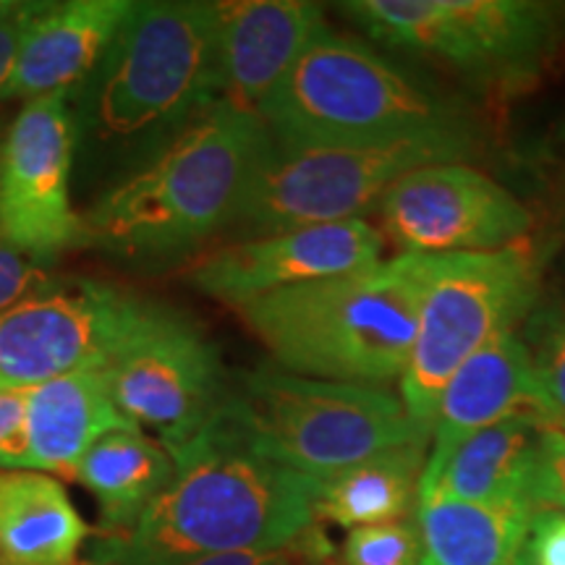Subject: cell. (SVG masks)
Returning <instances> with one entry per match:
<instances>
[{
	"instance_id": "21",
	"label": "cell",
	"mask_w": 565,
	"mask_h": 565,
	"mask_svg": "<svg viewBox=\"0 0 565 565\" xmlns=\"http://www.w3.org/2000/svg\"><path fill=\"white\" fill-rule=\"evenodd\" d=\"M534 515L536 508L529 500L419 503V565H529L526 550Z\"/></svg>"
},
{
	"instance_id": "31",
	"label": "cell",
	"mask_w": 565,
	"mask_h": 565,
	"mask_svg": "<svg viewBox=\"0 0 565 565\" xmlns=\"http://www.w3.org/2000/svg\"><path fill=\"white\" fill-rule=\"evenodd\" d=\"M24 427V391L0 393V448Z\"/></svg>"
},
{
	"instance_id": "33",
	"label": "cell",
	"mask_w": 565,
	"mask_h": 565,
	"mask_svg": "<svg viewBox=\"0 0 565 565\" xmlns=\"http://www.w3.org/2000/svg\"><path fill=\"white\" fill-rule=\"evenodd\" d=\"M76 565H97V563H92V561H79Z\"/></svg>"
},
{
	"instance_id": "14",
	"label": "cell",
	"mask_w": 565,
	"mask_h": 565,
	"mask_svg": "<svg viewBox=\"0 0 565 565\" xmlns=\"http://www.w3.org/2000/svg\"><path fill=\"white\" fill-rule=\"evenodd\" d=\"M383 244V233L366 221L238 238L200 254L186 280L204 296L238 309L282 288L380 265Z\"/></svg>"
},
{
	"instance_id": "29",
	"label": "cell",
	"mask_w": 565,
	"mask_h": 565,
	"mask_svg": "<svg viewBox=\"0 0 565 565\" xmlns=\"http://www.w3.org/2000/svg\"><path fill=\"white\" fill-rule=\"evenodd\" d=\"M42 9L45 0H0V92L17 66L21 42Z\"/></svg>"
},
{
	"instance_id": "15",
	"label": "cell",
	"mask_w": 565,
	"mask_h": 565,
	"mask_svg": "<svg viewBox=\"0 0 565 565\" xmlns=\"http://www.w3.org/2000/svg\"><path fill=\"white\" fill-rule=\"evenodd\" d=\"M322 26V6L307 0L217 3V100L259 116Z\"/></svg>"
},
{
	"instance_id": "18",
	"label": "cell",
	"mask_w": 565,
	"mask_h": 565,
	"mask_svg": "<svg viewBox=\"0 0 565 565\" xmlns=\"http://www.w3.org/2000/svg\"><path fill=\"white\" fill-rule=\"evenodd\" d=\"M513 416H534L540 422L532 356L519 330L482 345L445 383L429 427L433 445L424 466H437L466 437Z\"/></svg>"
},
{
	"instance_id": "9",
	"label": "cell",
	"mask_w": 565,
	"mask_h": 565,
	"mask_svg": "<svg viewBox=\"0 0 565 565\" xmlns=\"http://www.w3.org/2000/svg\"><path fill=\"white\" fill-rule=\"evenodd\" d=\"M374 42L440 61L484 87H524L565 32V6L536 0H351Z\"/></svg>"
},
{
	"instance_id": "2",
	"label": "cell",
	"mask_w": 565,
	"mask_h": 565,
	"mask_svg": "<svg viewBox=\"0 0 565 565\" xmlns=\"http://www.w3.org/2000/svg\"><path fill=\"white\" fill-rule=\"evenodd\" d=\"M270 141L257 113L212 103L84 212V246L137 263L189 257L228 228Z\"/></svg>"
},
{
	"instance_id": "17",
	"label": "cell",
	"mask_w": 565,
	"mask_h": 565,
	"mask_svg": "<svg viewBox=\"0 0 565 565\" xmlns=\"http://www.w3.org/2000/svg\"><path fill=\"white\" fill-rule=\"evenodd\" d=\"M134 11V0L45 3L32 21L0 100H42L82 92Z\"/></svg>"
},
{
	"instance_id": "24",
	"label": "cell",
	"mask_w": 565,
	"mask_h": 565,
	"mask_svg": "<svg viewBox=\"0 0 565 565\" xmlns=\"http://www.w3.org/2000/svg\"><path fill=\"white\" fill-rule=\"evenodd\" d=\"M524 341L532 356L540 424L565 429V303L534 309Z\"/></svg>"
},
{
	"instance_id": "1",
	"label": "cell",
	"mask_w": 565,
	"mask_h": 565,
	"mask_svg": "<svg viewBox=\"0 0 565 565\" xmlns=\"http://www.w3.org/2000/svg\"><path fill=\"white\" fill-rule=\"evenodd\" d=\"M175 475L129 534L97 536V565H179L291 545L317 521L320 484L267 456L225 404L173 450Z\"/></svg>"
},
{
	"instance_id": "30",
	"label": "cell",
	"mask_w": 565,
	"mask_h": 565,
	"mask_svg": "<svg viewBox=\"0 0 565 565\" xmlns=\"http://www.w3.org/2000/svg\"><path fill=\"white\" fill-rule=\"evenodd\" d=\"M529 565H565V513L536 511L529 534Z\"/></svg>"
},
{
	"instance_id": "7",
	"label": "cell",
	"mask_w": 565,
	"mask_h": 565,
	"mask_svg": "<svg viewBox=\"0 0 565 565\" xmlns=\"http://www.w3.org/2000/svg\"><path fill=\"white\" fill-rule=\"evenodd\" d=\"M419 265L422 299L401 401L429 435L437 398L458 366L536 309L542 257L519 242L494 252L419 254Z\"/></svg>"
},
{
	"instance_id": "12",
	"label": "cell",
	"mask_w": 565,
	"mask_h": 565,
	"mask_svg": "<svg viewBox=\"0 0 565 565\" xmlns=\"http://www.w3.org/2000/svg\"><path fill=\"white\" fill-rule=\"evenodd\" d=\"M377 212L380 233L401 254L494 252L519 244L532 228V212L466 162L406 173L387 189Z\"/></svg>"
},
{
	"instance_id": "27",
	"label": "cell",
	"mask_w": 565,
	"mask_h": 565,
	"mask_svg": "<svg viewBox=\"0 0 565 565\" xmlns=\"http://www.w3.org/2000/svg\"><path fill=\"white\" fill-rule=\"evenodd\" d=\"M529 500L536 511L565 513V429L540 424Z\"/></svg>"
},
{
	"instance_id": "16",
	"label": "cell",
	"mask_w": 565,
	"mask_h": 565,
	"mask_svg": "<svg viewBox=\"0 0 565 565\" xmlns=\"http://www.w3.org/2000/svg\"><path fill=\"white\" fill-rule=\"evenodd\" d=\"M126 427L137 424L113 401L108 372L63 374L24 391V427L0 448V471L71 477L92 445Z\"/></svg>"
},
{
	"instance_id": "28",
	"label": "cell",
	"mask_w": 565,
	"mask_h": 565,
	"mask_svg": "<svg viewBox=\"0 0 565 565\" xmlns=\"http://www.w3.org/2000/svg\"><path fill=\"white\" fill-rule=\"evenodd\" d=\"M47 280L51 275L45 273V267L26 257L0 233V312L38 291Z\"/></svg>"
},
{
	"instance_id": "5",
	"label": "cell",
	"mask_w": 565,
	"mask_h": 565,
	"mask_svg": "<svg viewBox=\"0 0 565 565\" xmlns=\"http://www.w3.org/2000/svg\"><path fill=\"white\" fill-rule=\"evenodd\" d=\"M92 137H168L217 103V3L145 0L82 87Z\"/></svg>"
},
{
	"instance_id": "3",
	"label": "cell",
	"mask_w": 565,
	"mask_h": 565,
	"mask_svg": "<svg viewBox=\"0 0 565 565\" xmlns=\"http://www.w3.org/2000/svg\"><path fill=\"white\" fill-rule=\"evenodd\" d=\"M422 299L419 254L282 288L236 309L278 370L385 387L404 377Z\"/></svg>"
},
{
	"instance_id": "8",
	"label": "cell",
	"mask_w": 565,
	"mask_h": 565,
	"mask_svg": "<svg viewBox=\"0 0 565 565\" xmlns=\"http://www.w3.org/2000/svg\"><path fill=\"white\" fill-rule=\"evenodd\" d=\"M471 152L475 134L408 139L364 150H299L273 139L228 228L254 238L362 221L406 173L440 162H463Z\"/></svg>"
},
{
	"instance_id": "19",
	"label": "cell",
	"mask_w": 565,
	"mask_h": 565,
	"mask_svg": "<svg viewBox=\"0 0 565 565\" xmlns=\"http://www.w3.org/2000/svg\"><path fill=\"white\" fill-rule=\"evenodd\" d=\"M540 422L513 416L466 437L437 466H424L419 503H513L529 500ZM532 503V500H529Z\"/></svg>"
},
{
	"instance_id": "13",
	"label": "cell",
	"mask_w": 565,
	"mask_h": 565,
	"mask_svg": "<svg viewBox=\"0 0 565 565\" xmlns=\"http://www.w3.org/2000/svg\"><path fill=\"white\" fill-rule=\"evenodd\" d=\"M74 141V116L63 97L24 103L6 131L0 233L42 267L84 246L82 215L71 204Z\"/></svg>"
},
{
	"instance_id": "11",
	"label": "cell",
	"mask_w": 565,
	"mask_h": 565,
	"mask_svg": "<svg viewBox=\"0 0 565 565\" xmlns=\"http://www.w3.org/2000/svg\"><path fill=\"white\" fill-rule=\"evenodd\" d=\"M150 303L105 280H47L0 312V391L108 370Z\"/></svg>"
},
{
	"instance_id": "34",
	"label": "cell",
	"mask_w": 565,
	"mask_h": 565,
	"mask_svg": "<svg viewBox=\"0 0 565 565\" xmlns=\"http://www.w3.org/2000/svg\"><path fill=\"white\" fill-rule=\"evenodd\" d=\"M301 565H312V563H301ZM320 565H338V563L330 561V563H320Z\"/></svg>"
},
{
	"instance_id": "26",
	"label": "cell",
	"mask_w": 565,
	"mask_h": 565,
	"mask_svg": "<svg viewBox=\"0 0 565 565\" xmlns=\"http://www.w3.org/2000/svg\"><path fill=\"white\" fill-rule=\"evenodd\" d=\"M335 555L333 542L328 540L322 524H315L291 545L278 550H252V553H223L204 555L179 565H301V563H330Z\"/></svg>"
},
{
	"instance_id": "4",
	"label": "cell",
	"mask_w": 565,
	"mask_h": 565,
	"mask_svg": "<svg viewBox=\"0 0 565 565\" xmlns=\"http://www.w3.org/2000/svg\"><path fill=\"white\" fill-rule=\"evenodd\" d=\"M259 118L278 145L299 150H364L471 134L454 103L328 24L307 42Z\"/></svg>"
},
{
	"instance_id": "10",
	"label": "cell",
	"mask_w": 565,
	"mask_h": 565,
	"mask_svg": "<svg viewBox=\"0 0 565 565\" xmlns=\"http://www.w3.org/2000/svg\"><path fill=\"white\" fill-rule=\"evenodd\" d=\"M105 372L121 414L137 427L154 429L168 454L215 419L231 387L221 353L200 324L158 301Z\"/></svg>"
},
{
	"instance_id": "22",
	"label": "cell",
	"mask_w": 565,
	"mask_h": 565,
	"mask_svg": "<svg viewBox=\"0 0 565 565\" xmlns=\"http://www.w3.org/2000/svg\"><path fill=\"white\" fill-rule=\"evenodd\" d=\"M173 475V456L141 427H126L92 445L71 479L87 487L97 500L103 534L121 536L139 524Z\"/></svg>"
},
{
	"instance_id": "6",
	"label": "cell",
	"mask_w": 565,
	"mask_h": 565,
	"mask_svg": "<svg viewBox=\"0 0 565 565\" xmlns=\"http://www.w3.org/2000/svg\"><path fill=\"white\" fill-rule=\"evenodd\" d=\"M225 412L267 456L317 482L391 448L429 443L387 387L330 383L278 366L233 374Z\"/></svg>"
},
{
	"instance_id": "20",
	"label": "cell",
	"mask_w": 565,
	"mask_h": 565,
	"mask_svg": "<svg viewBox=\"0 0 565 565\" xmlns=\"http://www.w3.org/2000/svg\"><path fill=\"white\" fill-rule=\"evenodd\" d=\"M87 536L58 479L0 471V565H76Z\"/></svg>"
},
{
	"instance_id": "23",
	"label": "cell",
	"mask_w": 565,
	"mask_h": 565,
	"mask_svg": "<svg viewBox=\"0 0 565 565\" xmlns=\"http://www.w3.org/2000/svg\"><path fill=\"white\" fill-rule=\"evenodd\" d=\"M429 443H412L372 456L320 484L317 521L343 529L395 524L419 508V484Z\"/></svg>"
},
{
	"instance_id": "25",
	"label": "cell",
	"mask_w": 565,
	"mask_h": 565,
	"mask_svg": "<svg viewBox=\"0 0 565 565\" xmlns=\"http://www.w3.org/2000/svg\"><path fill=\"white\" fill-rule=\"evenodd\" d=\"M422 542L414 519L351 529L341 565H419Z\"/></svg>"
},
{
	"instance_id": "32",
	"label": "cell",
	"mask_w": 565,
	"mask_h": 565,
	"mask_svg": "<svg viewBox=\"0 0 565 565\" xmlns=\"http://www.w3.org/2000/svg\"><path fill=\"white\" fill-rule=\"evenodd\" d=\"M3 147H6V131H0V171H3Z\"/></svg>"
}]
</instances>
